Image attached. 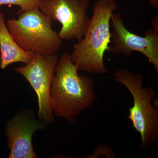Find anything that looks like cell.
Listing matches in <instances>:
<instances>
[{
  "instance_id": "cell-2",
  "label": "cell",
  "mask_w": 158,
  "mask_h": 158,
  "mask_svg": "<svg viewBox=\"0 0 158 158\" xmlns=\"http://www.w3.org/2000/svg\"><path fill=\"white\" fill-rule=\"evenodd\" d=\"M117 9V4L113 0H97L94 3L88 29L83 37L74 44L70 55L79 70L98 74L108 72L104 57L106 51L110 50V21Z\"/></svg>"
},
{
  "instance_id": "cell-5",
  "label": "cell",
  "mask_w": 158,
  "mask_h": 158,
  "mask_svg": "<svg viewBox=\"0 0 158 158\" xmlns=\"http://www.w3.org/2000/svg\"><path fill=\"white\" fill-rule=\"evenodd\" d=\"M59 58L56 54L46 55L35 52L33 59L25 66L14 70L30 83L38 98L39 118L45 124L54 121L50 92L51 84Z\"/></svg>"
},
{
  "instance_id": "cell-13",
  "label": "cell",
  "mask_w": 158,
  "mask_h": 158,
  "mask_svg": "<svg viewBox=\"0 0 158 158\" xmlns=\"http://www.w3.org/2000/svg\"><path fill=\"white\" fill-rule=\"evenodd\" d=\"M0 63H1V54H0Z\"/></svg>"
},
{
  "instance_id": "cell-9",
  "label": "cell",
  "mask_w": 158,
  "mask_h": 158,
  "mask_svg": "<svg viewBox=\"0 0 158 158\" xmlns=\"http://www.w3.org/2000/svg\"><path fill=\"white\" fill-rule=\"evenodd\" d=\"M35 52L26 51L18 45L10 34L5 21V15L0 12V67L5 69L15 62L27 64L34 56Z\"/></svg>"
},
{
  "instance_id": "cell-6",
  "label": "cell",
  "mask_w": 158,
  "mask_h": 158,
  "mask_svg": "<svg viewBox=\"0 0 158 158\" xmlns=\"http://www.w3.org/2000/svg\"><path fill=\"white\" fill-rule=\"evenodd\" d=\"M90 0H43L39 9L52 22H59L63 40H79L90 22L88 10Z\"/></svg>"
},
{
  "instance_id": "cell-7",
  "label": "cell",
  "mask_w": 158,
  "mask_h": 158,
  "mask_svg": "<svg viewBox=\"0 0 158 158\" xmlns=\"http://www.w3.org/2000/svg\"><path fill=\"white\" fill-rule=\"evenodd\" d=\"M110 26L111 43L109 52L115 55L129 56L134 52L141 53L146 57L158 72V28H153L141 37L130 32L125 26L119 12L112 14Z\"/></svg>"
},
{
  "instance_id": "cell-11",
  "label": "cell",
  "mask_w": 158,
  "mask_h": 158,
  "mask_svg": "<svg viewBox=\"0 0 158 158\" xmlns=\"http://www.w3.org/2000/svg\"><path fill=\"white\" fill-rule=\"evenodd\" d=\"M102 156L106 158L116 157L115 153L111 149V148L107 145H100L97 148L94 152L89 156V158L102 157Z\"/></svg>"
},
{
  "instance_id": "cell-10",
  "label": "cell",
  "mask_w": 158,
  "mask_h": 158,
  "mask_svg": "<svg viewBox=\"0 0 158 158\" xmlns=\"http://www.w3.org/2000/svg\"><path fill=\"white\" fill-rule=\"evenodd\" d=\"M43 0H0V6L4 5L17 6L20 7L17 14L39 8Z\"/></svg>"
},
{
  "instance_id": "cell-3",
  "label": "cell",
  "mask_w": 158,
  "mask_h": 158,
  "mask_svg": "<svg viewBox=\"0 0 158 158\" xmlns=\"http://www.w3.org/2000/svg\"><path fill=\"white\" fill-rule=\"evenodd\" d=\"M113 75L115 77L112 79L127 88L133 97V106L128 118L141 136V149H148L158 140V100L155 90L143 87L144 78L140 73L120 69Z\"/></svg>"
},
{
  "instance_id": "cell-12",
  "label": "cell",
  "mask_w": 158,
  "mask_h": 158,
  "mask_svg": "<svg viewBox=\"0 0 158 158\" xmlns=\"http://www.w3.org/2000/svg\"><path fill=\"white\" fill-rule=\"evenodd\" d=\"M151 6L156 9H158V0H148Z\"/></svg>"
},
{
  "instance_id": "cell-4",
  "label": "cell",
  "mask_w": 158,
  "mask_h": 158,
  "mask_svg": "<svg viewBox=\"0 0 158 158\" xmlns=\"http://www.w3.org/2000/svg\"><path fill=\"white\" fill-rule=\"evenodd\" d=\"M17 19L7 21V27L18 45L26 51L46 55L56 54L62 44L52 22L39 8L18 14Z\"/></svg>"
},
{
  "instance_id": "cell-1",
  "label": "cell",
  "mask_w": 158,
  "mask_h": 158,
  "mask_svg": "<svg viewBox=\"0 0 158 158\" xmlns=\"http://www.w3.org/2000/svg\"><path fill=\"white\" fill-rule=\"evenodd\" d=\"M78 69L65 53L58 60L51 84L50 96L55 116L69 123L97 99L93 79L80 75Z\"/></svg>"
},
{
  "instance_id": "cell-8",
  "label": "cell",
  "mask_w": 158,
  "mask_h": 158,
  "mask_svg": "<svg viewBox=\"0 0 158 158\" xmlns=\"http://www.w3.org/2000/svg\"><path fill=\"white\" fill-rule=\"evenodd\" d=\"M44 125L26 114H18L6 126V135L10 158H36L32 143L34 133L43 129Z\"/></svg>"
}]
</instances>
